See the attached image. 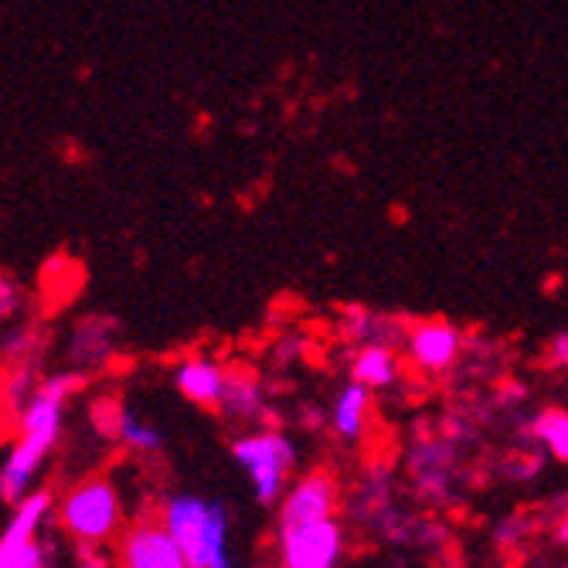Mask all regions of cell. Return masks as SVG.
<instances>
[{
  "label": "cell",
  "instance_id": "obj_1",
  "mask_svg": "<svg viewBox=\"0 0 568 568\" xmlns=\"http://www.w3.org/2000/svg\"><path fill=\"white\" fill-rule=\"evenodd\" d=\"M82 382L85 378L79 372H62L38 382L18 419V439L8 449L4 463H0V497L4 500L18 504L34 490L38 474L44 470L51 449L62 439L69 398L82 388Z\"/></svg>",
  "mask_w": 568,
  "mask_h": 568
},
{
  "label": "cell",
  "instance_id": "obj_2",
  "mask_svg": "<svg viewBox=\"0 0 568 568\" xmlns=\"http://www.w3.org/2000/svg\"><path fill=\"white\" fill-rule=\"evenodd\" d=\"M161 525L181 545L187 568H239L235 555V521L219 497L204 494H171L161 504Z\"/></svg>",
  "mask_w": 568,
  "mask_h": 568
},
{
  "label": "cell",
  "instance_id": "obj_3",
  "mask_svg": "<svg viewBox=\"0 0 568 568\" xmlns=\"http://www.w3.org/2000/svg\"><path fill=\"white\" fill-rule=\"evenodd\" d=\"M123 518V497L110 477H85L55 504V521L75 548H106L126 528Z\"/></svg>",
  "mask_w": 568,
  "mask_h": 568
},
{
  "label": "cell",
  "instance_id": "obj_4",
  "mask_svg": "<svg viewBox=\"0 0 568 568\" xmlns=\"http://www.w3.org/2000/svg\"><path fill=\"white\" fill-rule=\"evenodd\" d=\"M232 459L248 480L252 500L260 507H276L296 480L293 474L300 467V449L283 429L255 426L235 436Z\"/></svg>",
  "mask_w": 568,
  "mask_h": 568
},
{
  "label": "cell",
  "instance_id": "obj_5",
  "mask_svg": "<svg viewBox=\"0 0 568 568\" xmlns=\"http://www.w3.org/2000/svg\"><path fill=\"white\" fill-rule=\"evenodd\" d=\"M347 535L341 518L276 531V568H341Z\"/></svg>",
  "mask_w": 568,
  "mask_h": 568
},
{
  "label": "cell",
  "instance_id": "obj_6",
  "mask_svg": "<svg viewBox=\"0 0 568 568\" xmlns=\"http://www.w3.org/2000/svg\"><path fill=\"white\" fill-rule=\"evenodd\" d=\"M337 507H341L337 477L331 470H324V467L306 470L290 484V490L276 504V531L337 518Z\"/></svg>",
  "mask_w": 568,
  "mask_h": 568
},
{
  "label": "cell",
  "instance_id": "obj_7",
  "mask_svg": "<svg viewBox=\"0 0 568 568\" xmlns=\"http://www.w3.org/2000/svg\"><path fill=\"white\" fill-rule=\"evenodd\" d=\"M116 568H187V558L161 518H140L116 538Z\"/></svg>",
  "mask_w": 568,
  "mask_h": 568
},
{
  "label": "cell",
  "instance_id": "obj_8",
  "mask_svg": "<svg viewBox=\"0 0 568 568\" xmlns=\"http://www.w3.org/2000/svg\"><path fill=\"white\" fill-rule=\"evenodd\" d=\"M402 344H405V357L412 361V368H419L423 375L449 372L463 354V334H459V327H453L446 321L408 324L402 334Z\"/></svg>",
  "mask_w": 568,
  "mask_h": 568
},
{
  "label": "cell",
  "instance_id": "obj_9",
  "mask_svg": "<svg viewBox=\"0 0 568 568\" xmlns=\"http://www.w3.org/2000/svg\"><path fill=\"white\" fill-rule=\"evenodd\" d=\"M95 416L102 419V433L113 436L123 449L136 453V456H158L164 449V429L146 423L140 412L116 405L113 398L95 402Z\"/></svg>",
  "mask_w": 568,
  "mask_h": 568
},
{
  "label": "cell",
  "instance_id": "obj_10",
  "mask_svg": "<svg viewBox=\"0 0 568 568\" xmlns=\"http://www.w3.org/2000/svg\"><path fill=\"white\" fill-rule=\"evenodd\" d=\"M229 385V368L209 354H191L174 368V388L197 408H219Z\"/></svg>",
  "mask_w": 568,
  "mask_h": 568
},
{
  "label": "cell",
  "instance_id": "obj_11",
  "mask_svg": "<svg viewBox=\"0 0 568 568\" xmlns=\"http://www.w3.org/2000/svg\"><path fill=\"white\" fill-rule=\"evenodd\" d=\"M402 378V357L395 344L375 341V344H357L351 357V382L365 385L368 392H388Z\"/></svg>",
  "mask_w": 568,
  "mask_h": 568
},
{
  "label": "cell",
  "instance_id": "obj_12",
  "mask_svg": "<svg viewBox=\"0 0 568 568\" xmlns=\"http://www.w3.org/2000/svg\"><path fill=\"white\" fill-rule=\"evenodd\" d=\"M219 412L235 426L260 423L270 412V392L263 378H255L252 372H229V385H225Z\"/></svg>",
  "mask_w": 568,
  "mask_h": 568
},
{
  "label": "cell",
  "instance_id": "obj_13",
  "mask_svg": "<svg viewBox=\"0 0 568 568\" xmlns=\"http://www.w3.org/2000/svg\"><path fill=\"white\" fill-rule=\"evenodd\" d=\"M372 426V392L347 382L331 402V429L341 443H357Z\"/></svg>",
  "mask_w": 568,
  "mask_h": 568
},
{
  "label": "cell",
  "instance_id": "obj_14",
  "mask_svg": "<svg viewBox=\"0 0 568 568\" xmlns=\"http://www.w3.org/2000/svg\"><path fill=\"white\" fill-rule=\"evenodd\" d=\"M116 344V324L106 317H85L72 327L69 337V357L75 361L79 368H95L102 365Z\"/></svg>",
  "mask_w": 568,
  "mask_h": 568
},
{
  "label": "cell",
  "instance_id": "obj_15",
  "mask_svg": "<svg viewBox=\"0 0 568 568\" xmlns=\"http://www.w3.org/2000/svg\"><path fill=\"white\" fill-rule=\"evenodd\" d=\"M525 433L548 449L558 463H568V408H545L525 426Z\"/></svg>",
  "mask_w": 568,
  "mask_h": 568
},
{
  "label": "cell",
  "instance_id": "obj_16",
  "mask_svg": "<svg viewBox=\"0 0 568 568\" xmlns=\"http://www.w3.org/2000/svg\"><path fill=\"white\" fill-rule=\"evenodd\" d=\"M0 568H55L51 565V551L41 538H11L0 535Z\"/></svg>",
  "mask_w": 568,
  "mask_h": 568
},
{
  "label": "cell",
  "instance_id": "obj_17",
  "mask_svg": "<svg viewBox=\"0 0 568 568\" xmlns=\"http://www.w3.org/2000/svg\"><path fill=\"white\" fill-rule=\"evenodd\" d=\"M24 306H28V293H24V286H21L14 276L0 273V324L18 321Z\"/></svg>",
  "mask_w": 568,
  "mask_h": 568
},
{
  "label": "cell",
  "instance_id": "obj_18",
  "mask_svg": "<svg viewBox=\"0 0 568 568\" xmlns=\"http://www.w3.org/2000/svg\"><path fill=\"white\" fill-rule=\"evenodd\" d=\"M545 357L551 361L555 368H568V331L555 334V337L545 344Z\"/></svg>",
  "mask_w": 568,
  "mask_h": 568
},
{
  "label": "cell",
  "instance_id": "obj_19",
  "mask_svg": "<svg viewBox=\"0 0 568 568\" xmlns=\"http://www.w3.org/2000/svg\"><path fill=\"white\" fill-rule=\"evenodd\" d=\"M75 558H79L75 568H110L106 548H75Z\"/></svg>",
  "mask_w": 568,
  "mask_h": 568
},
{
  "label": "cell",
  "instance_id": "obj_20",
  "mask_svg": "<svg viewBox=\"0 0 568 568\" xmlns=\"http://www.w3.org/2000/svg\"><path fill=\"white\" fill-rule=\"evenodd\" d=\"M555 541L561 545V548H568V510L558 518V525H555Z\"/></svg>",
  "mask_w": 568,
  "mask_h": 568
},
{
  "label": "cell",
  "instance_id": "obj_21",
  "mask_svg": "<svg viewBox=\"0 0 568 568\" xmlns=\"http://www.w3.org/2000/svg\"><path fill=\"white\" fill-rule=\"evenodd\" d=\"M255 568H270V565H255Z\"/></svg>",
  "mask_w": 568,
  "mask_h": 568
},
{
  "label": "cell",
  "instance_id": "obj_22",
  "mask_svg": "<svg viewBox=\"0 0 568 568\" xmlns=\"http://www.w3.org/2000/svg\"><path fill=\"white\" fill-rule=\"evenodd\" d=\"M558 568H568V565H558Z\"/></svg>",
  "mask_w": 568,
  "mask_h": 568
}]
</instances>
